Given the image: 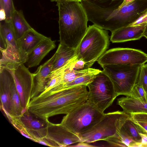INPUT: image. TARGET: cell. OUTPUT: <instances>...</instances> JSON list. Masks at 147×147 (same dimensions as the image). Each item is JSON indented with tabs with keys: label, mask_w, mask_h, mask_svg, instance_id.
I'll list each match as a JSON object with an SVG mask.
<instances>
[{
	"label": "cell",
	"mask_w": 147,
	"mask_h": 147,
	"mask_svg": "<svg viewBox=\"0 0 147 147\" xmlns=\"http://www.w3.org/2000/svg\"><path fill=\"white\" fill-rule=\"evenodd\" d=\"M87 87L81 85L59 90L44 91L31 99L27 110L47 123L50 117L66 115L86 102L88 93Z\"/></svg>",
	"instance_id": "1"
},
{
	"label": "cell",
	"mask_w": 147,
	"mask_h": 147,
	"mask_svg": "<svg viewBox=\"0 0 147 147\" xmlns=\"http://www.w3.org/2000/svg\"><path fill=\"white\" fill-rule=\"evenodd\" d=\"M56 3L60 43L76 49L88 28L86 12L77 1L58 0Z\"/></svg>",
	"instance_id": "2"
},
{
	"label": "cell",
	"mask_w": 147,
	"mask_h": 147,
	"mask_svg": "<svg viewBox=\"0 0 147 147\" xmlns=\"http://www.w3.org/2000/svg\"><path fill=\"white\" fill-rule=\"evenodd\" d=\"M147 9V0H135L114 10L103 9L97 6L92 13L93 23L99 28L111 32L129 26Z\"/></svg>",
	"instance_id": "3"
},
{
	"label": "cell",
	"mask_w": 147,
	"mask_h": 147,
	"mask_svg": "<svg viewBox=\"0 0 147 147\" xmlns=\"http://www.w3.org/2000/svg\"><path fill=\"white\" fill-rule=\"evenodd\" d=\"M109 38L107 30L89 25L76 49L77 59L93 65L109 48Z\"/></svg>",
	"instance_id": "4"
},
{
	"label": "cell",
	"mask_w": 147,
	"mask_h": 147,
	"mask_svg": "<svg viewBox=\"0 0 147 147\" xmlns=\"http://www.w3.org/2000/svg\"><path fill=\"white\" fill-rule=\"evenodd\" d=\"M105 114L87 100L64 116L60 124L80 137L96 124Z\"/></svg>",
	"instance_id": "5"
},
{
	"label": "cell",
	"mask_w": 147,
	"mask_h": 147,
	"mask_svg": "<svg viewBox=\"0 0 147 147\" xmlns=\"http://www.w3.org/2000/svg\"><path fill=\"white\" fill-rule=\"evenodd\" d=\"M129 117V114L123 111L105 113L96 124L80 136L81 142L94 143L99 140L106 141L112 136H119L121 128Z\"/></svg>",
	"instance_id": "6"
},
{
	"label": "cell",
	"mask_w": 147,
	"mask_h": 147,
	"mask_svg": "<svg viewBox=\"0 0 147 147\" xmlns=\"http://www.w3.org/2000/svg\"><path fill=\"white\" fill-rule=\"evenodd\" d=\"M141 65H108L101 67L102 71L111 81L117 96H129L137 83Z\"/></svg>",
	"instance_id": "7"
},
{
	"label": "cell",
	"mask_w": 147,
	"mask_h": 147,
	"mask_svg": "<svg viewBox=\"0 0 147 147\" xmlns=\"http://www.w3.org/2000/svg\"><path fill=\"white\" fill-rule=\"evenodd\" d=\"M87 87L89 88L87 101L102 112L112 105L117 97L111 81L102 71Z\"/></svg>",
	"instance_id": "8"
},
{
	"label": "cell",
	"mask_w": 147,
	"mask_h": 147,
	"mask_svg": "<svg viewBox=\"0 0 147 147\" xmlns=\"http://www.w3.org/2000/svg\"><path fill=\"white\" fill-rule=\"evenodd\" d=\"M0 40V68L13 69L24 63L10 20L1 21Z\"/></svg>",
	"instance_id": "9"
},
{
	"label": "cell",
	"mask_w": 147,
	"mask_h": 147,
	"mask_svg": "<svg viewBox=\"0 0 147 147\" xmlns=\"http://www.w3.org/2000/svg\"><path fill=\"white\" fill-rule=\"evenodd\" d=\"M101 67L108 65H140L147 62V54L128 48H116L107 51L97 60Z\"/></svg>",
	"instance_id": "10"
},
{
	"label": "cell",
	"mask_w": 147,
	"mask_h": 147,
	"mask_svg": "<svg viewBox=\"0 0 147 147\" xmlns=\"http://www.w3.org/2000/svg\"><path fill=\"white\" fill-rule=\"evenodd\" d=\"M6 69L13 76L22 106L23 108L28 107L33 88V73L24 63L14 69Z\"/></svg>",
	"instance_id": "11"
},
{
	"label": "cell",
	"mask_w": 147,
	"mask_h": 147,
	"mask_svg": "<svg viewBox=\"0 0 147 147\" xmlns=\"http://www.w3.org/2000/svg\"><path fill=\"white\" fill-rule=\"evenodd\" d=\"M47 123L48 131L44 139L54 142L57 146H68L81 142L79 136L64 128L60 124H54L50 122Z\"/></svg>",
	"instance_id": "12"
},
{
	"label": "cell",
	"mask_w": 147,
	"mask_h": 147,
	"mask_svg": "<svg viewBox=\"0 0 147 147\" xmlns=\"http://www.w3.org/2000/svg\"><path fill=\"white\" fill-rule=\"evenodd\" d=\"M47 37L32 28L16 40L23 63H26L28 55Z\"/></svg>",
	"instance_id": "13"
},
{
	"label": "cell",
	"mask_w": 147,
	"mask_h": 147,
	"mask_svg": "<svg viewBox=\"0 0 147 147\" xmlns=\"http://www.w3.org/2000/svg\"><path fill=\"white\" fill-rule=\"evenodd\" d=\"M55 56V53L49 59L40 65L33 73V88L31 99L38 96L44 90L47 78L51 71Z\"/></svg>",
	"instance_id": "14"
},
{
	"label": "cell",
	"mask_w": 147,
	"mask_h": 147,
	"mask_svg": "<svg viewBox=\"0 0 147 147\" xmlns=\"http://www.w3.org/2000/svg\"><path fill=\"white\" fill-rule=\"evenodd\" d=\"M147 29V24L123 27L111 32L110 40L113 43H118L139 40Z\"/></svg>",
	"instance_id": "15"
},
{
	"label": "cell",
	"mask_w": 147,
	"mask_h": 147,
	"mask_svg": "<svg viewBox=\"0 0 147 147\" xmlns=\"http://www.w3.org/2000/svg\"><path fill=\"white\" fill-rule=\"evenodd\" d=\"M56 41L47 37L28 56L26 63L28 68L38 65L45 57L56 47Z\"/></svg>",
	"instance_id": "16"
},
{
	"label": "cell",
	"mask_w": 147,
	"mask_h": 147,
	"mask_svg": "<svg viewBox=\"0 0 147 147\" xmlns=\"http://www.w3.org/2000/svg\"><path fill=\"white\" fill-rule=\"evenodd\" d=\"M14 82V80L11 73L6 69L0 68L1 107L9 113L11 89Z\"/></svg>",
	"instance_id": "17"
},
{
	"label": "cell",
	"mask_w": 147,
	"mask_h": 147,
	"mask_svg": "<svg viewBox=\"0 0 147 147\" xmlns=\"http://www.w3.org/2000/svg\"><path fill=\"white\" fill-rule=\"evenodd\" d=\"M76 56V55L75 56L62 67V70L60 83L58 86L52 89L59 88L64 84L78 77L89 74L96 75L102 71L98 69L91 68L81 70H74L69 69V68L77 60Z\"/></svg>",
	"instance_id": "18"
},
{
	"label": "cell",
	"mask_w": 147,
	"mask_h": 147,
	"mask_svg": "<svg viewBox=\"0 0 147 147\" xmlns=\"http://www.w3.org/2000/svg\"><path fill=\"white\" fill-rule=\"evenodd\" d=\"M117 104L127 113H147V100H141L131 96H126L118 98Z\"/></svg>",
	"instance_id": "19"
},
{
	"label": "cell",
	"mask_w": 147,
	"mask_h": 147,
	"mask_svg": "<svg viewBox=\"0 0 147 147\" xmlns=\"http://www.w3.org/2000/svg\"><path fill=\"white\" fill-rule=\"evenodd\" d=\"M10 21L16 40L32 28L26 20L21 10L16 9Z\"/></svg>",
	"instance_id": "20"
},
{
	"label": "cell",
	"mask_w": 147,
	"mask_h": 147,
	"mask_svg": "<svg viewBox=\"0 0 147 147\" xmlns=\"http://www.w3.org/2000/svg\"><path fill=\"white\" fill-rule=\"evenodd\" d=\"M28 111L20 116L21 120L25 125L30 130L36 133L40 137L44 138L48 131L47 123L35 119L30 115Z\"/></svg>",
	"instance_id": "21"
},
{
	"label": "cell",
	"mask_w": 147,
	"mask_h": 147,
	"mask_svg": "<svg viewBox=\"0 0 147 147\" xmlns=\"http://www.w3.org/2000/svg\"><path fill=\"white\" fill-rule=\"evenodd\" d=\"M55 53L56 56L51 71L63 66L76 56V49L69 47L59 43Z\"/></svg>",
	"instance_id": "22"
},
{
	"label": "cell",
	"mask_w": 147,
	"mask_h": 147,
	"mask_svg": "<svg viewBox=\"0 0 147 147\" xmlns=\"http://www.w3.org/2000/svg\"><path fill=\"white\" fill-rule=\"evenodd\" d=\"M23 108L14 82L12 85L11 90L9 113L13 116H19L21 115V112Z\"/></svg>",
	"instance_id": "23"
},
{
	"label": "cell",
	"mask_w": 147,
	"mask_h": 147,
	"mask_svg": "<svg viewBox=\"0 0 147 147\" xmlns=\"http://www.w3.org/2000/svg\"><path fill=\"white\" fill-rule=\"evenodd\" d=\"M121 127L128 133L134 141L139 144L141 147L142 139L140 134L144 133L129 118Z\"/></svg>",
	"instance_id": "24"
},
{
	"label": "cell",
	"mask_w": 147,
	"mask_h": 147,
	"mask_svg": "<svg viewBox=\"0 0 147 147\" xmlns=\"http://www.w3.org/2000/svg\"><path fill=\"white\" fill-rule=\"evenodd\" d=\"M100 8L114 10L118 8L124 0H84Z\"/></svg>",
	"instance_id": "25"
},
{
	"label": "cell",
	"mask_w": 147,
	"mask_h": 147,
	"mask_svg": "<svg viewBox=\"0 0 147 147\" xmlns=\"http://www.w3.org/2000/svg\"><path fill=\"white\" fill-rule=\"evenodd\" d=\"M129 119L144 134H147V113H131Z\"/></svg>",
	"instance_id": "26"
},
{
	"label": "cell",
	"mask_w": 147,
	"mask_h": 147,
	"mask_svg": "<svg viewBox=\"0 0 147 147\" xmlns=\"http://www.w3.org/2000/svg\"><path fill=\"white\" fill-rule=\"evenodd\" d=\"M96 75L89 74L83 76L78 77L72 81L64 84L59 88L51 89L59 90L81 85L87 86L93 80Z\"/></svg>",
	"instance_id": "27"
},
{
	"label": "cell",
	"mask_w": 147,
	"mask_h": 147,
	"mask_svg": "<svg viewBox=\"0 0 147 147\" xmlns=\"http://www.w3.org/2000/svg\"><path fill=\"white\" fill-rule=\"evenodd\" d=\"M16 9L13 0H0V10L5 12L6 16L5 20H11Z\"/></svg>",
	"instance_id": "28"
},
{
	"label": "cell",
	"mask_w": 147,
	"mask_h": 147,
	"mask_svg": "<svg viewBox=\"0 0 147 147\" xmlns=\"http://www.w3.org/2000/svg\"><path fill=\"white\" fill-rule=\"evenodd\" d=\"M129 96L141 100H147L146 92L142 86L137 83L134 87Z\"/></svg>",
	"instance_id": "29"
},
{
	"label": "cell",
	"mask_w": 147,
	"mask_h": 147,
	"mask_svg": "<svg viewBox=\"0 0 147 147\" xmlns=\"http://www.w3.org/2000/svg\"><path fill=\"white\" fill-rule=\"evenodd\" d=\"M137 83L142 86L147 91V64L141 65Z\"/></svg>",
	"instance_id": "30"
},
{
	"label": "cell",
	"mask_w": 147,
	"mask_h": 147,
	"mask_svg": "<svg viewBox=\"0 0 147 147\" xmlns=\"http://www.w3.org/2000/svg\"><path fill=\"white\" fill-rule=\"evenodd\" d=\"M119 135L122 141L126 146L140 147V145L134 141L128 133L122 127L119 131Z\"/></svg>",
	"instance_id": "31"
},
{
	"label": "cell",
	"mask_w": 147,
	"mask_h": 147,
	"mask_svg": "<svg viewBox=\"0 0 147 147\" xmlns=\"http://www.w3.org/2000/svg\"><path fill=\"white\" fill-rule=\"evenodd\" d=\"M92 65L86 62L81 59L77 60L69 68L71 70H78L85 69L90 68Z\"/></svg>",
	"instance_id": "32"
},
{
	"label": "cell",
	"mask_w": 147,
	"mask_h": 147,
	"mask_svg": "<svg viewBox=\"0 0 147 147\" xmlns=\"http://www.w3.org/2000/svg\"><path fill=\"white\" fill-rule=\"evenodd\" d=\"M146 24H147V9L137 20L128 26H139Z\"/></svg>",
	"instance_id": "33"
},
{
	"label": "cell",
	"mask_w": 147,
	"mask_h": 147,
	"mask_svg": "<svg viewBox=\"0 0 147 147\" xmlns=\"http://www.w3.org/2000/svg\"><path fill=\"white\" fill-rule=\"evenodd\" d=\"M69 147H95L96 146L92 145H91L88 144V143L84 142H80L78 143L77 144L73 146H68Z\"/></svg>",
	"instance_id": "34"
},
{
	"label": "cell",
	"mask_w": 147,
	"mask_h": 147,
	"mask_svg": "<svg viewBox=\"0 0 147 147\" xmlns=\"http://www.w3.org/2000/svg\"><path fill=\"white\" fill-rule=\"evenodd\" d=\"M142 139L141 147H147V134L140 133Z\"/></svg>",
	"instance_id": "35"
},
{
	"label": "cell",
	"mask_w": 147,
	"mask_h": 147,
	"mask_svg": "<svg viewBox=\"0 0 147 147\" xmlns=\"http://www.w3.org/2000/svg\"><path fill=\"white\" fill-rule=\"evenodd\" d=\"M134 0H124L123 3L119 8H120L125 5H127L132 2Z\"/></svg>",
	"instance_id": "36"
},
{
	"label": "cell",
	"mask_w": 147,
	"mask_h": 147,
	"mask_svg": "<svg viewBox=\"0 0 147 147\" xmlns=\"http://www.w3.org/2000/svg\"><path fill=\"white\" fill-rule=\"evenodd\" d=\"M143 36L145 37V38H147V29L144 32Z\"/></svg>",
	"instance_id": "37"
},
{
	"label": "cell",
	"mask_w": 147,
	"mask_h": 147,
	"mask_svg": "<svg viewBox=\"0 0 147 147\" xmlns=\"http://www.w3.org/2000/svg\"><path fill=\"white\" fill-rule=\"evenodd\" d=\"M51 2H57L58 0H49Z\"/></svg>",
	"instance_id": "38"
},
{
	"label": "cell",
	"mask_w": 147,
	"mask_h": 147,
	"mask_svg": "<svg viewBox=\"0 0 147 147\" xmlns=\"http://www.w3.org/2000/svg\"><path fill=\"white\" fill-rule=\"evenodd\" d=\"M74 0L77 1H79L80 2L82 0Z\"/></svg>",
	"instance_id": "39"
},
{
	"label": "cell",
	"mask_w": 147,
	"mask_h": 147,
	"mask_svg": "<svg viewBox=\"0 0 147 147\" xmlns=\"http://www.w3.org/2000/svg\"></svg>",
	"instance_id": "40"
}]
</instances>
